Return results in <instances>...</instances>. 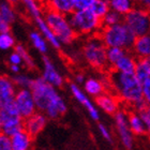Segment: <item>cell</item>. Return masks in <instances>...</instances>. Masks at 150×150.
Here are the masks:
<instances>
[{"mask_svg": "<svg viewBox=\"0 0 150 150\" xmlns=\"http://www.w3.org/2000/svg\"><path fill=\"white\" fill-rule=\"evenodd\" d=\"M43 72H42V77L44 81H46L48 84L53 85L54 87L61 88L64 84V78L60 72L57 70L53 61L46 56H43Z\"/></svg>", "mask_w": 150, "mask_h": 150, "instance_id": "cell-12", "label": "cell"}, {"mask_svg": "<svg viewBox=\"0 0 150 150\" xmlns=\"http://www.w3.org/2000/svg\"><path fill=\"white\" fill-rule=\"evenodd\" d=\"M110 9L125 16L135 8L134 0H110Z\"/></svg>", "mask_w": 150, "mask_h": 150, "instance_id": "cell-26", "label": "cell"}, {"mask_svg": "<svg viewBox=\"0 0 150 150\" xmlns=\"http://www.w3.org/2000/svg\"><path fill=\"white\" fill-rule=\"evenodd\" d=\"M0 132H2V123H1V120H0Z\"/></svg>", "mask_w": 150, "mask_h": 150, "instance_id": "cell-47", "label": "cell"}, {"mask_svg": "<svg viewBox=\"0 0 150 150\" xmlns=\"http://www.w3.org/2000/svg\"><path fill=\"white\" fill-rule=\"evenodd\" d=\"M98 129H99V132H100L101 136H102L106 142H108V143L112 144V134H110V131L108 130V128H107L106 125H104L103 123H99V125H98Z\"/></svg>", "mask_w": 150, "mask_h": 150, "instance_id": "cell-37", "label": "cell"}, {"mask_svg": "<svg viewBox=\"0 0 150 150\" xmlns=\"http://www.w3.org/2000/svg\"><path fill=\"white\" fill-rule=\"evenodd\" d=\"M143 84V98L146 101V103L150 105V77L147 78Z\"/></svg>", "mask_w": 150, "mask_h": 150, "instance_id": "cell-39", "label": "cell"}, {"mask_svg": "<svg viewBox=\"0 0 150 150\" xmlns=\"http://www.w3.org/2000/svg\"><path fill=\"white\" fill-rule=\"evenodd\" d=\"M50 9H54L64 15H69L75 10L74 0H48Z\"/></svg>", "mask_w": 150, "mask_h": 150, "instance_id": "cell-24", "label": "cell"}, {"mask_svg": "<svg viewBox=\"0 0 150 150\" xmlns=\"http://www.w3.org/2000/svg\"><path fill=\"white\" fill-rule=\"evenodd\" d=\"M122 22H123V15H121L120 13L116 12V11H114L112 9L102 18V25H103V27L116 25V24H119V23Z\"/></svg>", "mask_w": 150, "mask_h": 150, "instance_id": "cell-30", "label": "cell"}, {"mask_svg": "<svg viewBox=\"0 0 150 150\" xmlns=\"http://www.w3.org/2000/svg\"><path fill=\"white\" fill-rule=\"evenodd\" d=\"M9 69L13 74H18V73L21 72V69H22V68H21L19 64H11V63H10Z\"/></svg>", "mask_w": 150, "mask_h": 150, "instance_id": "cell-43", "label": "cell"}, {"mask_svg": "<svg viewBox=\"0 0 150 150\" xmlns=\"http://www.w3.org/2000/svg\"><path fill=\"white\" fill-rule=\"evenodd\" d=\"M128 120H129V127L131 129L132 133L136 136H142V135L147 134V130L144 125V121L142 120L141 116L137 112L134 110L132 112H128Z\"/></svg>", "mask_w": 150, "mask_h": 150, "instance_id": "cell-22", "label": "cell"}, {"mask_svg": "<svg viewBox=\"0 0 150 150\" xmlns=\"http://www.w3.org/2000/svg\"><path fill=\"white\" fill-rule=\"evenodd\" d=\"M43 15L48 26L55 32V35H57V38L62 44L72 43L76 39L77 33L75 32V30L70 24L68 15H64L62 13L58 12L54 9H50V8Z\"/></svg>", "mask_w": 150, "mask_h": 150, "instance_id": "cell-5", "label": "cell"}, {"mask_svg": "<svg viewBox=\"0 0 150 150\" xmlns=\"http://www.w3.org/2000/svg\"><path fill=\"white\" fill-rule=\"evenodd\" d=\"M23 2L25 4L27 12L29 13V15L31 16L32 19H35L37 17L43 16L42 9L40 8L37 0H23Z\"/></svg>", "mask_w": 150, "mask_h": 150, "instance_id": "cell-31", "label": "cell"}, {"mask_svg": "<svg viewBox=\"0 0 150 150\" xmlns=\"http://www.w3.org/2000/svg\"><path fill=\"white\" fill-rule=\"evenodd\" d=\"M8 1L13 4V3H17V2H19V1H23V0H8Z\"/></svg>", "mask_w": 150, "mask_h": 150, "instance_id": "cell-46", "label": "cell"}, {"mask_svg": "<svg viewBox=\"0 0 150 150\" xmlns=\"http://www.w3.org/2000/svg\"><path fill=\"white\" fill-rule=\"evenodd\" d=\"M29 39H30V42L35 50H39L41 54H44V55L47 54L50 43L47 42V40L43 37V35L40 31H35V30L31 31L29 35Z\"/></svg>", "mask_w": 150, "mask_h": 150, "instance_id": "cell-25", "label": "cell"}, {"mask_svg": "<svg viewBox=\"0 0 150 150\" xmlns=\"http://www.w3.org/2000/svg\"><path fill=\"white\" fill-rule=\"evenodd\" d=\"M123 22L136 37L150 32V12L143 8L135 6L123 16Z\"/></svg>", "mask_w": 150, "mask_h": 150, "instance_id": "cell-8", "label": "cell"}, {"mask_svg": "<svg viewBox=\"0 0 150 150\" xmlns=\"http://www.w3.org/2000/svg\"><path fill=\"white\" fill-rule=\"evenodd\" d=\"M116 131L119 136L120 143L125 149H132L134 146V137L131 129L129 127L128 114L125 110H118L114 115Z\"/></svg>", "mask_w": 150, "mask_h": 150, "instance_id": "cell-10", "label": "cell"}, {"mask_svg": "<svg viewBox=\"0 0 150 150\" xmlns=\"http://www.w3.org/2000/svg\"><path fill=\"white\" fill-rule=\"evenodd\" d=\"M47 116L43 112H35L32 116L24 120V129L35 138L43 131L47 123Z\"/></svg>", "mask_w": 150, "mask_h": 150, "instance_id": "cell-13", "label": "cell"}, {"mask_svg": "<svg viewBox=\"0 0 150 150\" xmlns=\"http://www.w3.org/2000/svg\"><path fill=\"white\" fill-rule=\"evenodd\" d=\"M0 120L2 123V132L10 137L24 129V119L14 102L0 108Z\"/></svg>", "mask_w": 150, "mask_h": 150, "instance_id": "cell-7", "label": "cell"}, {"mask_svg": "<svg viewBox=\"0 0 150 150\" xmlns=\"http://www.w3.org/2000/svg\"><path fill=\"white\" fill-rule=\"evenodd\" d=\"M68 19L77 35H96L99 33L103 27L102 19L98 17L90 9L74 10L68 15Z\"/></svg>", "mask_w": 150, "mask_h": 150, "instance_id": "cell-3", "label": "cell"}, {"mask_svg": "<svg viewBox=\"0 0 150 150\" xmlns=\"http://www.w3.org/2000/svg\"><path fill=\"white\" fill-rule=\"evenodd\" d=\"M107 46L104 44L99 33L92 35L83 47V56L86 62L97 70L108 69L106 55Z\"/></svg>", "mask_w": 150, "mask_h": 150, "instance_id": "cell-4", "label": "cell"}, {"mask_svg": "<svg viewBox=\"0 0 150 150\" xmlns=\"http://www.w3.org/2000/svg\"><path fill=\"white\" fill-rule=\"evenodd\" d=\"M137 112L141 116L142 120L144 121V125L146 127V130H147V134L150 135V105L147 104V106Z\"/></svg>", "mask_w": 150, "mask_h": 150, "instance_id": "cell-35", "label": "cell"}, {"mask_svg": "<svg viewBox=\"0 0 150 150\" xmlns=\"http://www.w3.org/2000/svg\"><path fill=\"white\" fill-rule=\"evenodd\" d=\"M132 52L137 58L150 57V32L141 37H136Z\"/></svg>", "mask_w": 150, "mask_h": 150, "instance_id": "cell-20", "label": "cell"}, {"mask_svg": "<svg viewBox=\"0 0 150 150\" xmlns=\"http://www.w3.org/2000/svg\"><path fill=\"white\" fill-rule=\"evenodd\" d=\"M70 91H71V93H72V96L74 97L75 100L77 101V102H79V103L87 110L88 114L90 116V118L92 119V120H94V121H99V120H100V112H99V110H98L97 106L91 102V100L89 99V97H88V94L86 93L76 83H71V84H70Z\"/></svg>", "mask_w": 150, "mask_h": 150, "instance_id": "cell-11", "label": "cell"}, {"mask_svg": "<svg viewBox=\"0 0 150 150\" xmlns=\"http://www.w3.org/2000/svg\"><path fill=\"white\" fill-rule=\"evenodd\" d=\"M99 35L107 47L117 46L122 47L127 50H132L136 40V35L125 25V22L112 26L102 27L99 31Z\"/></svg>", "mask_w": 150, "mask_h": 150, "instance_id": "cell-2", "label": "cell"}, {"mask_svg": "<svg viewBox=\"0 0 150 150\" xmlns=\"http://www.w3.org/2000/svg\"><path fill=\"white\" fill-rule=\"evenodd\" d=\"M119 98L110 92H103L96 98V104L100 107L104 112L108 115H115L119 110Z\"/></svg>", "mask_w": 150, "mask_h": 150, "instance_id": "cell-15", "label": "cell"}, {"mask_svg": "<svg viewBox=\"0 0 150 150\" xmlns=\"http://www.w3.org/2000/svg\"><path fill=\"white\" fill-rule=\"evenodd\" d=\"M108 83L116 96L131 106L135 102L143 99V84L135 73L110 70Z\"/></svg>", "mask_w": 150, "mask_h": 150, "instance_id": "cell-1", "label": "cell"}, {"mask_svg": "<svg viewBox=\"0 0 150 150\" xmlns=\"http://www.w3.org/2000/svg\"><path fill=\"white\" fill-rule=\"evenodd\" d=\"M139 8H143V9L147 10V11L150 12V0H144Z\"/></svg>", "mask_w": 150, "mask_h": 150, "instance_id": "cell-44", "label": "cell"}, {"mask_svg": "<svg viewBox=\"0 0 150 150\" xmlns=\"http://www.w3.org/2000/svg\"><path fill=\"white\" fill-rule=\"evenodd\" d=\"M90 10L98 17H100L102 19L105 16V14L110 10V0H96Z\"/></svg>", "mask_w": 150, "mask_h": 150, "instance_id": "cell-28", "label": "cell"}, {"mask_svg": "<svg viewBox=\"0 0 150 150\" xmlns=\"http://www.w3.org/2000/svg\"><path fill=\"white\" fill-rule=\"evenodd\" d=\"M96 0H74L75 10H87L90 9Z\"/></svg>", "mask_w": 150, "mask_h": 150, "instance_id": "cell-38", "label": "cell"}, {"mask_svg": "<svg viewBox=\"0 0 150 150\" xmlns=\"http://www.w3.org/2000/svg\"><path fill=\"white\" fill-rule=\"evenodd\" d=\"M0 15L6 22H8L11 25L15 21V12L12 6V3L9 2L8 0L0 3Z\"/></svg>", "mask_w": 150, "mask_h": 150, "instance_id": "cell-27", "label": "cell"}, {"mask_svg": "<svg viewBox=\"0 0 150 150\" xmlns=\"http://www.w3.org/2000/svg\"><path fill=\"white\" fill-rule=\"evenodd\" d=\"M33 21H35V25H37L38 29H39V31L43 35V37L45 38L47 40V42L52 45V47L56 48V50H60L62 43L60 42V40L57 38V35H55V32H54L53 30H52V28L48 26V24H47L45 18H44V15L40 16V17H37V18L33 19Z\"/></svg>", "mask_w": 150, "mask_h": 150, "instance_id": "cell-16", "label": "cell"}, {"mask_svg": "<svg viewBox=\"0 0 150 150\" xmlns=\"http://www.w3.org/2000/svg\"><path fill=\"white\" fill-rule=\"evenodd\" d=\"M135 75L143 83L150 77V57H142L136 61Z\"/></svg>", "mask_w": 150, "mask_h": 150, "instance_id": "cell-23", "label": "cell"}, {"mask_svg": "<svg viewBox=\"0 0 150 150\" xmlns=\"http://www.w3.org/2000/svg\"><path fill=\"white\" fill-rule=\"evenodd\" d=\"M143 1H144V0H134L135 6H141L142 3H143Z\"/></svg>", "mask_w": 150, "mask_h": 150, "instance_id": "cell-45", "label": "cell"}, {"mask_svg": "<svg viewBox=\"0 0 150 150\" xmlns=\"http://www.w3.org/2000/svg\"><path fill=\"white\" fill-rule=\"evenodd\" d=\"M136 61L137 59L135 58V55H131L130 50H128L123 56H121L116 61L115 64L112 67V70L125 73H135Z\"/></svg>", "mask_w": 150, "mask_h": 150, "instance_id": "cell-17", "label": "cell"}, {"mask_svg": "<svg viewBox=\"0 0 150 150\" xmlns=\"http://www.w3.org/2000/svg\"><path fill=\"white\" fill-rule=\"evenodd\" d=\"M67 112H68V105H67L64 99L61 96H59L50 106L47 107L46 110L44 112V114L47 116L48 119L58 120L62 116L66 115Z\"/></svg>", "mask_w": 150, "mask_h": 150, "instance_id": "cell-18", "label": "cell"}, {"mask_svg": "<svg viewBox=\"0 0 150 150\" xmlns=\"http://www.w3.org/2000/svg\"><path fill=\"white\" fill-rule=\"evenodd\" d=\"M30 89L33 94L35 105L39 112H45L47 107L60 96L59 92L57 91V88L48 84L46 81H44L42 76L33 79Z\"/></svg>", "mask_w": 150, "mask_h": 150, "instance_id": "cell-6", "label": "cell"}, {"mask_svg": "<svg viewBox=\"0 0 150 150\" xmlns=\"http://www.w3.org/2000/svg\"><path fill=\"white\" fill-rule=\"evenodd\" d=\"M13 102L16 105L24 120L38 112L35 98H33L30 88H19L18 90L16 91Z\"/></svg>", "mask_w": 150, "mask_h": 150, "instance_id": "cell-9", "label": "cell"}, {"mask_svg": "<svg viewBox=\"0 0 150 150\" xmlns=\"http://www.w3.org/2000/svg\"><path fill=\"white\" fill-rule=\"evenodd\" d=\"M32 137L25 129L21 130L16 134L11 136V144H12V150H28L31 148Z\"/></svg>", "mask_w": 150, "mask_h": 150, "instance_id": "cell-19", "label": "cell"}, {"mask_svg": "<svg viewBox=\"0 0 150 150\" xmlns=\"http://www.w3.org/2000/svg\"><path fill=\"white\" fill-rule=\"evenodd\" d=\"M35 78L30 77L27 74H15V76L13 77V81L15 83L16 87L18 88H30L32 83H33Z\"/></svg>", "mask_w": 150, "mask_h": 150, "instance_id": "cell-33", "label": "cell"}, {"mask_svg": "<svg viewBox=\"0 0 150 150\" xmlns=\"http://www.w3.org/2000/svg\"><path fill=\"white\" fill-rule=\"evenodd\" d=\"M84 91L88 96L93 98H97L98 96L105 92V83L102 79H99L97 77H89L85 81L84 84Z\"/></svg>", "mask_w": 150, "mask_h": 150, "instance_id": "cell-21", "label": "cell"}, {"mask_svg": "<svg viewBox=\"0 0 150 150\" xmlns=\"http://www.w3.org/2000/svg\"><path fill=\"white\" fill-rule=\"evenodd\" d=\"M0 150H12L11 137L3 132H0Z\"/></svg>", "mask_w": 150, "mask_h": 150, "instance_id": "cell-36", "label": "cell"}, {"mask_svg": "<svg viewBox=\"0 0 150 150\" xmlns=\"http://www.w3.org/2000/svg\"><path fill=\"white\" fill-rule=\"evenodd\" d=\"M128 50L122 48V47H117V46H110L107 47L106 55H107V62L110 68H112L117 60L121 56H123Z\"/></svg>", "mask_w": 150, "mask_h": 150, "instance_id": "cell-29", "label": "cell"}, {"mask_svg": "<svg viewBox=\"0 0 150 150\" xmlns=\"http://www.w3.org/2000/svg\"><path fill=\"white\" fill-rule=\"evenodd\" d=\"M9 62L11 64H19V66H22V63H24V60H23V57L21 56V54L17 53L16 50H14L9 56Z\"/></svg>", "mask_w": 150, "mask_h": 150, "instance_id": "cell-40", "label": "cell"}, {"mask_svg": "<svg viewBox=\"0 0 150 150\" xmlns=\"http://www.w3.org/2000/svg\"><path fill=\"white\" fill-rule=\"evenodd\" d=\"M15 50L21 54V56L23 57V60H24V63L26 64L27 68H29V69L35 68V61L32 60L31 56L29 55L28 50H26L25 46H23L22 44H17V45H15Z\"/></svg>", "mask_w": 150, "mask_h": 150, "instance_id": "cell-34", "label": "cell"}, {"mask_svg": "<svg viewBox=\"0 0 150 150\" xmlns=\"http://www.w3.org/2000/svg\"><path fill=\"white\" fill-rule=\"evenodd\" d=\"M16 85L13 78L1 75L0 76V108L12 103L16 94Z\"/></svg>", "mask_w": 150, "mask_h": 150, "instance_id": "cell-14", "label": "cell"}, {"mask_svg": "<svg viewBox=\"0 0 150 150\" xmlns=\"http://www.w3.org/2000/svg\"><path fill=\"white\" fill-rule=\"evenodd\" d=\"M15 47V39L10 31L0 32V50H8Z\"/></svg>", "mask_w": 150, "mask_h": 150, "instance_id": "cell-32", "label": "cell"}, {"mask_svg": "<svg viewBox=\"0 0 150 150\" xmlns=\"http://www.w3.org/2000/svg\"><path fill=\"white\" fill-rule=\"evenodd\" d=\"M6 31H10V24L8 22H6L1 17V15H0V32H6Z\"/></svg>", "mask_w": 150, "mask_h": 150, "instance_id": "cell-41", "label": "cell"}, {"mask_svg": "<svg viewBox=\"0 0 150 150\" xmlns=\"http://www.w3.org/2000/svg\"><path fill=\"white\" fill-rule=\"evenodd\" d=\"M85 81H86V77H85V75L83 73H77V74L75 75V83L77 85L84 84Z\"/></svg>", "mask_w": 150, "mask_h": 150, "instance_id": "cell-42", "label": "cell"}]
</instances>
